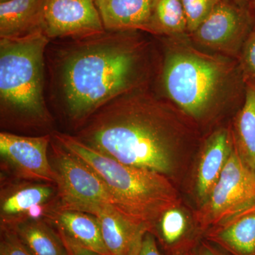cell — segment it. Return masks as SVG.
I'll list each match as a JSON object with an SVG mask.
<instances>
[{
    "label": "cell",
    "instance_id": "6da1fadb",
    "mask_svg": "<svg viewBox=\"0 0 255 255\" xmlns=\"http://www.w3.org/2000/svg\"><path fill=\"white\" fill-rule=\"evenodd\" d=\"M132 31L69 38L50 48L52 97L76 131L101 107L140 89L147 75L145 44Z\"/></svg>",
    "mask_w": 255,
    "mask_h": 255
},
{
    "label": "cell",
    "instance_id": "7a4b0ae2",
    "mask_svg": "<svg viewBox=\"0 0 255 255\" xmlns=\"http://www.w3.org/2000/svg\"><path fill=\"white\" fill-rule=\"evenodd\" d=\"M74 136L122 163L166 176L177 165L182 142L173 116L140 89L101 107Z\"/></svg>",
    "mask_w": 255,
    "mask_h": 255
},
{
    "label": "cell",
    "instance_id": "3957f363",
    "mask_svg": "<svg viewBox=\"0 0 255 255\" xmlns=\"http://www.w3.org/2000/svg\"><path fill=\"white\" fill-rule=\"evenodd\" d=\"M52 136L87 164L105 183L114 207L128 219L153 233L162 215L177 207V191L164 174L119 162L58 131Z\"/></svg>",
    "mask_w": 255,
    "mask_h": 255
},
{
    "label": "cell",
    "instance_id": "277c9868",
    "mask_svg": "<svg viewBox=\"0 0 255 255\" xmlns=\"http://www.w3.org/2000/svg\"><path fill=\"white\" fill-rule=\"evenodd\" d=\"M50 40L43 33L0 38L1 124L48 128L53 119L45 100V54Z\"/></svg>",
    "mask_w": 255,
    "mask_h": 255
},
{
    "label": "cell",
    "instance_id": "5b68a950",
    "mask_svg": "<svg viewBox=\"0 0 255 255\" xmlns=\"http://www.w3.org/2000/svg\"><path fill=\"white\" fill-rule=\"evenodd\" d=\"M224 60L191 48L169 50L162 82L169 98L186 114L199 118L214 105L227 76Z\"/></svg>",
    "mask_w": 255,
    "mask_h": 255
},
{
    "label": "cell",
    "instance_id": "8992f818",
    "mask_svg": "<svg viewBox=\"0 0 255 255\" xmlns=\"http://www.w3.org/2000/svg\"><path fill=\"white\" fill-rule=\"evenodd\" d=\"M235 142V141H234ZM255 211V172L241 158L236 144L217 184L194 218L201 230L226 226Z\"/></svg>",
    "mask_w": 255,
    "mask_h": 255
},
{
    "label": "cell",
    "instance_id": "52a82bcc",
    "mask_svg": "<svg viewBox=\"0 0 255 255\" xmlns=\"http://www.w3.org/2000/svg\"><path fill=\"white\" fill-rule=\"evenodd\" d=\"M50 148V162L56 174L58 207L80 211L94 204L114 206L105 183L87 164L53 136Z\"/></svg>",
    "mask_w": 255,
    "mask_h": 255
},
{
    "label": "cell",
    "instance_id": "ba28073f",
    "mask_svg": "<svg viewBox=\"0 0 255 255\" xmlns=\"http://www.w3.org/2000/svg\"><path fill=\"white\" fill-rule=\"evenodd\" d=\"M51 140V133L32 137L1 132V177L56 184L48 154Z\"/></svg>",
    "mask_w": 255,
    "mask_h": 255
},
{
    "label": "cell",
    "instance_id": "9c48e42d",
    "mask_svg": "<svg viewBox=\"0 0 255 255\" xmlns=\"http://www.w3.org/2000/svg\"><path fill=\"white\" fill-rule=\"evenodd\" d=\"M58 204L56 184L1 177V228H14L27 221H47Z\"/></svg>",
    "mask_w": 255,
    "mask_h": 255
},
{
    "label": "cell",
    "instance_id": "30bf717a",
    "mask_svg": "<svg viewBox=\"0 0 255 255\" xmlns=\"http://www.w3.org/2000/svg\"><path fill=\"white\" fill-rule=\"evenodd\" d=\"M43 31L50 40L76 39L105 29L95 0H45Z\"/></svg>",
    "mask_w": 255,
    "mask_h": 255
},
{
    "label": "cell",
    "instance_id": "8fae6325",
    "mask_svg": "<svg viewBox=\"0 0 255 255\" xmlns=\"http://www.w3.org/2000/svg\"><path fill=\"white\" fill-rule=\"evenodd\" d=\"M252 25L248 11L221 0L192 35L203 46L233 53L243 47Z\"/></svg>",
    "mask_w": 255,
    "mask_h": 255
},
{
    "label": "cell",
    "instance_id": "7c38bea8",
    "mask_svg": "<svg viewBox=\"0 0 255 255\" xmlns=\"http://www.w3.org/2000/svg\"><path fill=\"white\" fill-rule=\"evenodd\" d=\"M80 211L97 218L110 255H138L143 238L150 232L147 228L128 219L109 204H94Z\"/></svg>",
    "mask_w": 255,
    "mask_h": 255
},
{
    "label": "cell",
    "instance_id": "4fadbf2b",
    "mask_svg": "<svg viewBox=\"0 0 255 255\" xmlns=\"http://www.w3.org/2000/svg\"><path fill=\"white\" fill-rule=\"evenodd\" d=\"M234 145L233 132L226 129L215 132L206 142L196 176V192L201 204L217 184Z\"/></svg>",
    "mask_w": 255,
    "mask_h": 255
},
{
    "label": "cell",
    "instance_id": "5bb4252c",
    "mask_svg": "<svg viewBox=\"0 0 255 255\" xmlns=\"http://www.w3.org/2000/svg\"><path fill=\"white\" fill-rule=\"evenodd\" d=\"M47 221L65 237L87 249L102 255H110L105 246L100 222L95 216L82 211L57 206Z\"/></svg>",
    "mask_w": 255,
    "mask_h": 255
},
{
    "label": "cell",
    "instance_id": "9a60e30c",
    "mask_svg": "<svg viewBox=\"0 0 255 255\" xmlns=\"http://www.w3.org/2000/svg\"><path fill=\"white\" fill-rule=\"evenodd\" d=\"M45 0L0 2V38H22L43 33Z\"/></svg>",
    "mask_w": 255,
    "mask_h": 255
},
{
    "label": "cell",
    "instance_id": "2e32d148",
    "mask_svg": "<svg viewBox=\"0 0 255 255\" xmlns=\"http://www.w3.org/2000/svg\"><path fill=\"white\" fill-rule=\"evenodd\" d=\"M105 31H147L153 0H95Z\"/></svg>",
    "mask_w": 255,
    "mask_h": 255
},
{
    "label": "cell",
    "instance_id": "e0dca14e",
    "mask_svg": "<svg viewBox=\"0 0 255 255\" xmlns=\"http://www.w3.org/2000/svg\"><path fill=\"white\" fill-rule=\"evenodd\" d=\"M14 229L33 255H68L60 233L46 220L25 221Z\"/></svg>",
    "mask_w": 255,
    "mask_h": 255
},
{
    "label": "cell",
    "instance_id": "ac0fdd59",
    "mask_svg": "<svg viewBox=\"0 0 255 255\" xmlns=\"http://www.w3.org/2000/svg\"><path fill=\"white\" fill-rule=\"evenodd\" d=\"M209 238L234 255H255V211L210 230Z\"/></svg>",
    "mask_w": 255,
    "mask_h": 255
},
{
    "label": "cell",
    "instance_id": "d6986e66",
    "mask_svg": "<svg viewBox=\"0 0 255 255\" xmlns=\"http://www.w3.org/2000/svg\"><path fill=\"white\" fill-rule=\"evenodd\" d=\"M233 138L241 158L255 172V84L246 82L244 104L236 118Z\"/></svg>",
    "mask_w": 255,
    "mask_h": 255
},
{
    "label": "cell",
    "instance_id": "ffe728a7",
    "mask_svg": "<svg viewBox=\"0 0 255 255\" xmlns=\"http://www.w3.org/2000/svg\"><path fill=\"white\" fill-rule=\"evenodd\" d=\"M187 29V21L181 0H153L147 32L175 35Z\"/></svg>",
    "mask_w": 255,
    "mask_h": 255
},
{
    "label": "cell",
    "instance_id": "44dd1931",
    "mask_svg": "<svg viewBox=\"0 0 255 255\" xmlns=\"http://www.w3.org/2000/svg\"><path fill=\"white\" fill-rule=\"evenodd\" d=\"M156 228L158 229L159 237L164 244L172 246L185 236L187 230V218L178 206L172 208L162 215Z\"/></svg>",
    "mask_w": 255,
    "mask_h": 255
},
{
    "label": "cell",
    "instance_id": "7402d4cb",
    "mask_svg": "<svg viewBox=\"0 0 255 255\" xmlns=\"http://www.w3.org/2000/svg\"><path fill=\"white\" fill-rule=\"evenodd\" d=\"M221 0H181L187 21L188 31L192 33L209 16Z\"/></svg>",
    "mask_w": 255,
    "mask_h": 255
},
{
    "label": "cell",
    "instance_id": "603a6c76",
    "mask_svg": "<svg viewBox=\"0 0 255 255\" xmlns=\"http://www.w3.org/2000/svg\"><path fill=\"white\" fill-rule=\"evenodd\" d=\"M1 255H33L18 237L14 228H1Z\"/></svg>",
    "mask_w": 255,
    "mask_h": 255
},
{
    "label": "cell",
    "instance_id": "cb8c5ba5",
    "mask_svg": "<svg viewBox=\"0 0 255 255\" xmlns=\"http://www.w3.org/2000/svg\"><path fill=\"white\" fill-rule=\"evenodd\" d=\"M241 64L246 83L255 84V31L251 33L242 47Z\"/></svg>",
    "mask_w": 255,
    "mask_h": 255
},
{
    "label": "cell",
    "instance_id": "d4e9b609",
    "mask_svg": "<svg viewBox=\"0 0 255 255\" xmlns=\"http://www.w3.org/2000/svg\"><path fill=\"white\" fill-rule=\"evenodd\" d=\"M138 255H162L157 246L153 233L151 232L146 233Z\"/></svg>",
    "mask_w": 255,
    "mask_h": 255
},
{
    "label": "cell",
    "instance_id": "484cf974",
    "mask_svg": "<svg viewBox=\"0 0 255 255\" xmlns=\"http://www.w3.org/2000/svg\"><path fill=\"white\" fill-rule=\"evenodd\" d=\"M60 235L63 238L64 243H65L67 251H68V255H102L77 244L76 243L65 237L60 233Z\"/></svg>",
    "mask_w": 255,
    "mask_h": 255
},
{
    "label": "cell",
    "instance_id": "4316f807",
    "mask_svg": "<svg viewBox=\"0 0 255 255\" xmlns=\"http://www.w3.org/2000/svg\"><path fill=\"white\" fill-rule=\"evenodd\" d=\"M195 255H222L219 252L214 249V248L206 245L205 243L201 245L196 251Z\"/></svg>",
    "mask_w": 255,
    "mask_h": 255
},
{
    "label": "cell",
    "instance_id": "83f0119b",
    "mask_svg": "<svg viewBox=\"0 0 255 255\" xmlns=\"http://www.w3.org/2000/svg\"><path fill=\"white\" fill-rule=\"evenodd\" d=\"M253 28H254V30H253V31H255V18L254 24H253Z\"/></svg>",
    "mask_w": 255,
    "mask_h": 255
},
{
    "label": "cell",
    "instance_id": "f1b7e54d",
    "mask_svg": "<svg viewBox=\"0 0 255 255\" xmlns=\"http://www.w3.org/2000/svg\"><path fill=\"white\" fill-rule=\"evenodd\" d=\"M7 1V0H0V2H2V1Z\"/></svg>",
    "mask_w": 255,
    "mask_h": 255
}]
</instances>
